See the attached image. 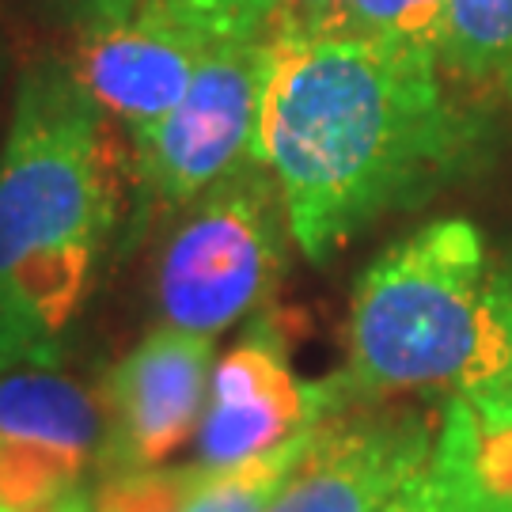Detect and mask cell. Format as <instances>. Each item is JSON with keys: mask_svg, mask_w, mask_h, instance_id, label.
<instances>
[{"mask_svg": "<svg viewBox=\"0 0 512 512\" xmlns=\"http://www.w3.org/2000/svg\"><path fill=\"white\" fill-rule=\"evenodd\" d=\"M478 141L482 122L429 50L376 35H262L255 164L274 175L289 236L315 266L452 183Z\"/></svg>", "mask_w": 512, "mask_h": 512, "instance_id": "obj_1", "label": "cell"}, {"mask_svg": "<svg viewBox=\"0 0 512 512\" xmlns=\"http://www.w3.org/2000/svg\"><path fill=\"white\" fill-rule=\"evenodd\" d=\"M122 148L73 61L38 57L0 148V376L57 368L118 228Z\"/></svg>", "mask_w": 512, "mask_h": 512, "instance_id": "obj_2", "label": "cell"}, {"mask_svg": "<svg viewBox=\"0 0 512 512\" xmlns=\"http://www.w3.org/2000/svg\"><path fill=\"white\" fill-rule=\"evenodd\" d=\"M505 361L494 266L467 217H440L395 239L368 266L349 308V403L399 391L463 395Z\"/></svg>", "mask_w": 512, "mask_h": 512, "instance_id": "obj_3", "label": "cell"}, {"mask_svg": "<svg viewBox=\"0 0 512 512\" xmlns=\"http://www.w3.org/2000/svg\"><path fill=\"white\" fill-rule=\"evenodd\" d=\"M285 205L274 175L247 160L186 209L156 270L164 327L217 338L277 289L285 266Z\"/></svg>", "mask_w": 512, "mask_h": 512, "instance_id": "obj_4", "label": "cell"}, {"mask_svg": "<svg viewBox=\"0 0 512 512\" xmlns=\"http://www.w3.org/2000/svg\"><path fill=\"white\" fill-rule=\"evenodd\" d=\"M262 35L220 38L186 95L133 137V232L156 209H190L205 190L255 160Z\"/></svg>", "mask_w": 512, "mask_h": 512, "instance_id": "obj_5", "label": "cell"}, {"mask_svg": "<svg viewBox=\"0 0 512 512\" xmlns=\"http://www.w3.org/2000/svg\"><path fill=\"white\" fill-rule=\"evenodd\" d=\"M213 380V338L179 327L145 334L103 380V478L156 471L198 433Z\"/></svg>", "mask_w": 512, "mask_h": 512, "instance_id": "obj_6", "label": "cell"}, {"mask_svg": "<svg viewBox=\"0 0 512 512\" xmlns=\"http://www.w3.org/2000/svg\"><path fill=\"white\" fill-rule=\"evenodd\" d=\"M346 406L311 429L270 512H384L429 467L437 429L425 418Z\"/></svg>", "mask_w": 512, "mask_h": 512, "instance_id": "obj_7", "label": "cell"}, {"mask_svg": "<svg viewBox=\"0 0 512 512\" xmlns=\"http://www.w3.org/2000/svg\"><path fill=\"white\" fill-rule=\"evenodd\" d=\"M349 403L338 380L300 384L274 327H255L209 380L198 425V471H224L270 452Z\"/></svg>", "mask_w": 512, "mask_h": 512, "instance_id": "obj_8", "label": "cell"}, {"mask_svg": "<svg viewBox=\"0 0 512 512\" xmlns=\"http://www.w3.org/2000/svg\"><path fill=\"white\" fill-rule=\"evenodd\" d=\"M213 42L220 38H209L160 0H145L122 23L80 31L73 69L95 103L137 133L183 99Z\"/></svg>", "mask_w": 512, "mask_h": 512, "instance_id": "obj_9", "label": "cell"}, {"mask_svg": "<svg viewBox=\"0 0 512 512\" xmlns=\"http://www.w3.org/2000/svg\"><path fill=\"white\" fill-rule=\"evenodd\" d=\"M103 406L54 368H12L0 376V440H42L95 456Z\"/></svg>", "mask_w": 512, "mask_h": 512, "instance_id": "obj_10", "label": "cell"}, {"mask_svg": "<svg viewBox=\"0 0 512 512\" xmlns=\"http://www.w3.org/2000/svg\"><path fill=\"white\" fill-rule=\"evenodd\" d=\"M440 73L475 99L512 107V0H448Z\"/></svg>", "mask_w": 512, "mask_h": 512, "instance_id": "obj_11", "label": "cell"}, {"mask_svg": "<svg viewBox=\"0 0 512 512\" xmlns=\"http://www.w3.org/2000/svg\"><path fill=\"white\" fill-rule=\"evenodd\" d=\"M311 429L296 433L293 440L277 444L262 456L247 459V463L224 467V471H198L194 467V482H190L179 512H270L277 490L285 486V478L293 475L296 459L308 448Z\"/></svg>", "mask_w": 512, "mask_h": 512, "instance_id": "obj_12", "label": "cell"}, {"mask_svg": "<svg viewBox=\"0 0 512 512\" xmlns=\"http://www.w3.org/2000/svg\"><path fill=\"white\" fill-rule=\"evenodd\" d=\"M92 456L42 440H0V509H27L84 486Z\"/></svg>", "mask_w": 512, "mask_h": 512, "instance_id": "obj_13", "label": "cell"}, {"mask_svg": "<svg viewBox=\"0 0 512 512\" xmlns=\"http://www.w3.org/2000/svg\"><path fill=\"white\" fill-rule=\"evenodd\" d=\"M448 0H349L338 35H376L440 57Z\"/></svg>", "mask_w": 512, "mask_h": 512, "instance_id": "obj_14", "label": "cell"}, {"mask_svg": "<svg viewBox=\"0 0 512 512\" xmlns=\"http://www.w3.org/2000/svg\"><path fill=\"white\" fill-rule=\"evenodd\" d=\"M175 16L190 19L209 38H255L266 35L274 0H160Z\"/></svg>", "mask_w": 512, "mask_h": 512, "instance_id": "obj_15", "label": "cell"}, {"mask_svg": "<svg viewBox=\"0 0 512 512\" xmlns=\"http://www.w3.org/2000/svg\"><path fill=\"white\" fill-rule=\"evenodd\" d=\"M494 296L497 311H501V327H505V361L486 384L463 391V399L482 406H501L512 414V255L501 266H494Z\"/></svg>", "mask_w": 512, "mask_h": 512, "instance_id": "obj_16", "label": "cell"}, {"mask_svg": "<svg viewBox=\"0 0 512 512\" xmlns=\"http://www.w3.org/2000/svg\"><path fill=\"white\" fill-rule=\"evenodd\" d=\"M384 512H463V505H459L456 490L448 486V478L440 475L429 459V467Z\"/></svg>", "mask_w": 512, "mask_h": 512, "instance_id": "obj_17", "label": "cell"}, {"mask_svg": "<svg viewBox=\"0 0 512 512\" xmlns=\"http://www.w3.org/2000/svg\"><path fill=\"white\" fill-rule=\"evenodd\" d=\"M57 16L73 23L76 31H95V27H110L129 19L145 0H50Z\"/></svg>", "mask_w": 512, "mask_h": 512, "instance_id": "obj_18", "label": "cell"}, {"mask_svg": "<svg viewBox=\"0 0 512 512\" xmlns=\"http://www.w3.org/2000/svg\"><path fill=\"white\" fill-rule=\"evenodd\" d=\"M0 512H92V494L84 486H76L69 494L42 501V505H27V509H0Z\"/></svg>", "mask_w": 512, "mask_h": 512, "instance_id": "obj_19", "label": "cell"}]
</instances>
